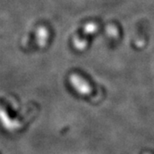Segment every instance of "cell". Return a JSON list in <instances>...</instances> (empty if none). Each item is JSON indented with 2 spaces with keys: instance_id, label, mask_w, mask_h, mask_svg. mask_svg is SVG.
Returning a JSON list of instances; mask_svg holds the SVG:
<instances>
[{
  "instance_id": "obj_1",
  "label": "cell",
  "mask_w": 154,
  "mask_h": 154,
  "mask_svg": "<svg viewBox=\"0 0 154 154\" xmlns=\"http://www.w3.org/2000/svg\"><path fill=\"white\" fill-rule=\"evenodd\" d=\"M0 123L4 128L10 132H14L22 128L21 122L11 118L6 110L0 105Z\"/></svg>"
},
{
  "instance_id": "obj_2",
  "label": "cell",
  "mask_w": 154,
  "mask_h": 154,
  "mask_svg": "<svg viewBox=\"0 0 154 154\" xmlns=\"http://www.w3.org/2000/svg\"><path fill=\"white\" fill-rule=\"evenodd\" d=\"M70 82H71L73 87L76 89L80 94H89L90 93V88L88 86V84L84 81H82V79L77 75H73L70 77Z\"/></svg>"
}]
</instances>
